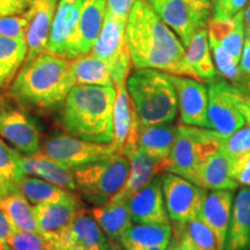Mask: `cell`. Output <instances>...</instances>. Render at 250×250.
Instances as JSON below:
<instances>
[{"label": "cell", "mask_w": 250, "mask_h": 250, "mask_svg": "<svg viewBox=\"0 0 250 250\" xmlns=\"http://www.w3.org/2000/svg\"><path fill=\"white\" fill-rule=\"evenodd\" d=\"M126 43L134 68H153L196 79L187 64L186 48L181 40L158 17L147 0H137L131 9L126 21Z\"/></svg>", "instance_id": "1"}, {"label": "cell", "mask_w": 250, "mask_h": 250, "mask_svg": "<svg viewBox=\"0 0 250 250\" xmlns=\"http://www.w3.org/2000/svg\"><path fill=\"white\" fill-rule=\"evenodd\" d=\"M116 87L76 85L62 102L61 123L72 136L100 144L114 142Z\"/></svg>", "instance_id": "2"}, {"label": "cell", "mask_w": 250, "mask_h": 250, "mask_svg": "<svg viewBox=\"0 0 250 250\" xmlns=\"http://www.w3.org/2000/svg\"><path fill=\"white\" fill-rule=\"evenodd\" d=\"M73 86L71 59L45 51L23 62L11 93L17 101L29 107L52 109L64 102Z\"/></svg>", "instance_id": "3"}, {"label": "cell", "mask_w": 250, "mask_h": 250, "mask_svg": "<svg viewBox=\"0 0 250 250\" xmlns=\"http://www.w3.org/2000/svg\"><path fill=\"white\" fill-rule=\"evenodd\" d=\"M126 89L140 124L174 122L179 100L168 73L153 68H136L126 79Z\"/></svg>", "instance_id": "4"}, {"label": "cell", "mask_w": 250, "mask_h": 250, "mask_svg": "<svg viewBox=\"0 0 250 250\" xmlns=\"http://www.w3.org/2000/svg\"><path fill=\"white\" fill-rule=\"evenodd\" d=\"M221 134L206 127L179 124V132L168 159L167 173L198 186L201 166L220 147Z\"/></svg>", "instance_id": "5"}, {"label": "cell", "mask_w": 250, "mask_h": 250, "mask_svg": "<svg viewBox=\"0 0 250 250\" xmlns=\"http://www.w3.org/2000/svg\"><path fill=\"white\" fill-rule=\"evenodd\" d=\"M77 190L87 201L102 205L123 188L130 171V161L121 153L73 169Z\"/></svg>", "instance_id": "6"}, {"label": "cell", "mask_w": 250, "mask_h": 250, "mask_svg": "<svg viewBox=\"0 0 250 250\" xmlns=\"http://www.w3.org/2000/svg\"><path fill=\"white\" fill-rule=\"evenodd\" d=\"M126 21L105 13L102 29L89 52L110 65L115 87L126 81L132 65L126 43Z\"/></svg>", "instance_id": "7"}, {"label": "cell", "mask_w": 250, "mask_h": 250, "mask_svg": "<svg viewBox=\"0 0 250 250\" xmlns=\"http://www.w3.org/2000/svg\"><path fill=\"white\" fill-rule=\"evenodd\" d=\"M41 152L67 169H77L117 153L114 144H100L72 134H55L46 140Z\"/></svg>", "instance_id": "8"}, {"label": "cell", "mask_w": 250, "mask_h": 250, "mask_svg": "<svg viewBox=\"0 0 250 250\" xmlns=\"http://www.w3.org/2000/svg\"><path fill=\"white\" fill-rule=\"evenodd\" d=\"M161 188L171 223L186 224L198 217L208 190L173 173L161 175Z\"/></svg>", "instance_id": "9"}, {"label": "cell", "mask_w": 250, "mask_h": 250, "mask_svg": "<svg viewBox=\"0 0 250 250\" xmlns=\"http://www.w3.org/2000/svg\"><path fill=\"white\" fill-rule=\"evenodd\" d=\"M208 129L226 137L246 124L226 81L215 79L208 83Z\"/></svg>", "instance_id": "10"}, {"label": "cell", "mask_w": 250, "mask_h": 250, "mask_svg": "<svg viewBox=\"0 0 250 250\" xmlns=\"http://www.w3.org/2000/svg\"><path fill=\"white\" fill-rule=\"evenodd\" d=\"M0 138L23 155L41 152V134L36 125L23 111L6 103H0Z\"/></svg>", "instance_id": "11"}, {"label": "cell", "mask_w": 250, "mask_h": 250, "mask_svg": "<svg viewBox=\"0 0 250 250\" xmlns=\"http://www.w3.org/2000/svg\"><path fill=\"white\" fill-rule=\"evenodd\" d=\"M168 76L177 94L181 124L208 129V86L193 78Z\"/></svg>", "instance_id": "12"}, {"label": "cell", "mask_w": 250, "mask_h": 250, "mask_svg": "<svg viewBox=\"0 0 250 250\" xmlns=\"http://www.w3.org/2000/svg\"><path fill=\"white\" fill-rule=\"evenodd\" d=\"M107 13L105 0H81L78 23L67 50V59L89 54Z\"/></svg>", "instance_id": "13"}, {"label": "cell", "mask_w": 250, "mask_h": 250, "mask_svg": "<svg viewBox=\"0 0 250 250\" xmlns=\"http://www.w3.org/2000/svg\"><path fill=\"white\" fill-rule=\"evenodd\" d=\"M114 122V144L117 153L127 155L134 151L137 146V127L138 117L134 111L132 101L126 89V81L116 86V98L112 111Z\"/></svg>", "instance_id": "14"}, {"label": "cell", "mask_w": 250, "mask_h": 250, "mask_svg": "<svg viewBox=\"0 0 250 250\" xmlns=\"http://www.w3.org/2000/svg\"><path fill=\"white\" fill-rule=\"evenodd\" d=\"M56 245L64 250L73 245L83 247L85 250H108L110 241L96 223L92 212L81 206Z\"/></svg>", "instance_id": "15"}, {"label": "cell", "mask_w": 250, "mask_h": 250, "mask_svg": "<svg viewBox=\"0 0 250 250\" xmlns=\"http://www.w3.org/2000/svg\"><path fill=\"white\" fill-rule=\"evenodd\" d=\"M132 223L170 224L161 188V175H158L126 201Z\"/></svg>", "instance_id": "16"}, {"label": "cell", "mask_w": 250, "mask_h": 250, "mask_svg": "<svg viewBox=\"0 0 250 250\" xmlns=\"http://www.w3.org/2000/svg\"><path fill=\"white\" fill-rule=\"evenodd\" d=\"M59 0H34L27 9L28 28L26 34L28 62L46 51L48 39Z\"/></svg>", "instance_id": "17"}, {"label": "cell", "mask_w": 250, "mask_h": 250, "mask_svg": "<svg viewBox=\"0 0 250 250\" xmlns=\"http://www.w3.org/2000/svg\"><path fill=\"white\" fill-rule=\"evenodd\" d=\"M79 208H81L80 201L74 195L59 202L34 205V213L41 234L57 241L70 226L71 220Z\"/></svg>", "instance_id": "18"}, {"label": "cell", "mask_w": 250, "mask_h": 250, "mask_svg": "<svg viewBox=\"0 0 250 250\" xmlns=\"http://www.w3.org/2000/svg\"><path fill=\"white\" fill-rule=\"evenodd\" d=\"M81 0H59L52 20L46 52L67 58V50L79 19Z\"/></svg>", "instance_id": "19"}, {"label": "cell", "mask_w": 250, "mask_h": 250, "mask_svg": "<svg viewBox=\"0 0 250 250\" xmlns=\"http://www.w3.org/2000/svg\"><path fill=\"white\" fill-rule=\"evenodd\" d=\"M234 191L212 190L206 192L199 217L211 228L218 243V250H224L227 230L232 215Z\"/></svg>", "instance_id": "20"}, {"label": "cell", "mask_w": 250, "mask_h": 250, "mask_svg": "<svg viewBox=\"0 0 250 250\" xmlns=\"http://www.w3.org/2000/svg\"><path fill=\"white\" fill-rule=\"evenodd\" d=\"M153 11L176 34L184 48L199 29L196 18L184 0H147Z\"/></svg>", "instance_id": "21"}, {"label": "cell", "mask_w": 250, "mask_h": 250, "mask_svg": "<svg viewBox=\"0 0 250 250\" xmlns=\"http://www.w3.org/2000/svg\"><path fill=\"white\" fill-rule=\"evenodd\" d=\"M177 132H179V124L174 122L154 125H143L138 122L137 146L152 158L162 162L167 173L168 159Z\"/></svg>", "instance_id": "22"}, {"label": "cell", "mask_w": 250, "mask_h": 250, "mask_svg": "<svg viewBox=\"0 0 250 250\" xmlns=\"http://www.w3.org/2000/svg\"><path fill=\"white\" fill-rule=\"evenodd\" d=\"M130 161L129 176L123 188L111 199L125 201L138 192L140 189L147 186L158 175L166 173L165 165L151 155L137 147L127 155Z\"/></svg>", "instance_id": "23"}, {"label": "cell", "mask_w": 250, "mask_h": 250, "mask_svg": "<svg viewBox=\"0 0 250 250\" xmlns=\"http://www.w3.org/2000/svg\"><path fill=\"white\" fill-rule=\"evenodd\" d=\"M19 162L24 175L41 177L67 191H78L73 171L62 167L42 152L35 155H23L19 153Z\"/></svg>", "instance_id": "24"}, {"label": "cell", "mask_w": 250, "mask_h": 250, "mask_svg": "<svg viewBox=\"0 0 250 250\" xmlns=\"http://www.w3.org/2000/svg\"><path fill=\"white\" fill-rule=\"evenodd\" d=\"M250 248V187H242L233 202L224 250Z\"/></svg>", "instance_id": "25"}, {"label": "cell", "mask_w": 250, "mask_h": 250, "mask_svg": "<svg viewBox=\"0 0 250 250\" xmlns=\"http://www.w3.org/2000/svg\"><path fill=\"white\" fill-rule=\"evenodd\" d=\"M198 187L205 190H229L235 191L239 184L233 177V159L220 148L208 156L201 166Z\"/></svg>", "instance_id": "26"}, {"label": "cell", "mask_w": 250, "mask_h": 250, "mask_svg": "<svg viewBox=\"0 0 250 250\" xmlns=\"http://www.w3.org/2000/svg\"><path fill=\"white\" fill-rule=\"evenodd\" d=\"M92 212L94 219L112 243H120L125 230L132 224L127 203L110 199L102 205H96Z\"/></svg>", "instance_id": "27"}, {"label": "cell", "mask_w": 250, "mask_h": 250, "mask_svg": "<svg viewBox=\"0 0 250 250\" xmlns=\"http://www.w3.org/2000/svg\"><path fill=\"white\" fill-rule=\"evenodd\" d=\"M186 61L199 81L210 83L217 79L218 71L212 58L206 28H199L186 48Z\"/></svg>", "instance_id": "28"}, {"label": "cell", "mask_w": 250, "mask_h": 250, "mask_svg": "<svg viewBox=\"0 0 250 250\" xmlns=\"http://www.w3.org/2000/svg\"><path fill=\"white\" fill-rule=\"evenodd\" d=\"M171 235V224L132 223L121 237L120 245L125 250H140L154 246H167Z\"/></svg>", "instance_id": "29"}, {"label": "cell", "mask_w": 250, "mask_h": 250, "mask_svg": "<svg viewBox=\"0 0 250 250\" xmlns=\"http://www.w3.org/2000/svg\"><path fill=\"white\" fill-rule=\"evenodd\" d=\"M71 76L76 85L114 86L111 66L92 54L71 59Z\"/></svg>", "instance_id": "30"}, {"label": "cell", "mask_w": 250, "mask_h": 250, "mask_svg": "<svg viewBox=\"0 0 250 250\" xmlns=\"http://www.w3.org/2000/svg\"><path fill=\"white\" fill-rule=\"evenodd\" d=\"M0 208L4 211L14 230L41 233L34 206L21 191L9 192L0 197Z\"/></svg>", "instance_id": "31"}, {"label": "cell", "mask_w": 250, "mask_h": 250, "mask_svg": "<svg viewBox=\"0 0 250 250\" xmlns=\"http://www.w3.org/2000/svg\"><path fill=\"white\" fill-rule=\"evenodd\" d=\"M27 57L26 40L0 34V89L12 83Z\"/></svg>", "instance_id": "32"}, {"label": "cell", "mask_w": 250, "mask_h": 250, "mask_svg": "<svg viewBox=\"0 0 250 250\" xmlns=\"http://www.w3.org/2000/svg\"><path fill=\"white\" fill-rule=\"evenodd\" d=\"M19 190L23 193L31 205L59 202L73 195L71 191L62 189L44 180L42 181L36 177H31L29 175H24L21 179L19 183Z\"/></svg>", "instance_id": "33"}, {"label": "cell", "mask_w": 250, "mask_h": 250, "mask_svg": "<svg viewBox=\"0 0 250 250\" xmlns=\"http://www.w3.org/2000/svg\"><path fill=\"white\" fill-rule=\"evenodd\" d=\"M24 176L19 162V152L6 145L0 138V197L20 191L19 183Z\"/></svg>", "instance_id": "34"}, {"label": "cell", "mask_w": 250, "mask_h": 250, "mask_svg": "<svg viewBox=\"0 0 250 250\" xmlns=\"http://www.w3.org/2000/svg\"><path fill=\"white\" fill-rule=\"evenodd\" d=\"M171 226L181 230L195 248L201 250H218L217 239L213 232L199 215L186 224H171Z\"/></svg>", "instance_id": "35"}, {"label": "cell", "mask_w": 250, "mask_h": 250, "mask_svg": "<svg viewBox=\"0 0 250 250\" xmlns=\"http://www.w3.org/2000/svg\"><path fill=\"white\" fill-rule=\"evenodd\" d=\"M208 43H210L212 58H213L214 66L218 73L228 81H239L241 79L242 73L240 70L239 62L234 58V56L225 49L217 40L208 37Z\"/></svg>", "instance_id": "36"}, {"label": "cell", "mask_w": 250, "mask_h": 250, "mask_svg": "<svg viewBox=\"0 0 250 250\" xmlns=\"http://www.w3.org/2000/svg\"><path fill=\"white\" fill-rule=\"evenodd\" d=\"M12 250H55L56 241L41 233L13 230L6 240Z\"/></svg>", "instance_id": "37"}, {"label": "cell", "mask_w": 250, "mask_h": 250, "mask_svg": "<svg viewBox=\"0 0 250 250\" xmlns=\"http://www.w3.org/2000/svg\"><path fill=\"white\" fill-rule=\"evenodd\" d=\"M234 26L224 37L218 41L225 49L228 50L234 56V58L240 62L241 58L243 44L246 40V27L243 11L234 15Z\"/></svg>", "instance_id": "38"}, {"label": "cell", "mask_w": 250, "mask_h": 250, "mask_svg": "<svg viewBox=\"0 0 250 250\" xmlns=\"http://www.w3.org/2000/svg\"><path fill=\"white\" fill-rule=\"evenodd\" d=\"M219 148L232 159L250 151V125L246 123L229 136L221 137Z\"/></svg>", "instance_id": "39"}, {"label": "cell", "mask_w": 250, "mask_h": 250, "mask_svg": "<svg viewBox=\"0 0 250 250\" xmlns=\"http://www.w3.org/2000/svg\"><path fill=\"white\" fill-rule=\"evenodd\" d=\"M28 28L27 11L22 14L0 18V34L12 39L26 40Z\"/></svg>", "instance_id": "40"}, {"label": "cell", "mask_w": 250, "mask_h": 250, "mask_svg": "<svg viewBox=\"0 0 250 250\" xmlns=\"http://www.w3.org/2000/svg\"><path fill=\"white\" fill-rule=\"evenodd\" d=\"M249 0H212V18L229 19L245 9Z\"/></svg>", "instance_id": "41"}, {"label": "cell", "mask_w": 250, "mask_h": 250, "mask_svg": "<svg viewBox=\"0 0 250 250\" xmlns=\"http://www.w3.org/2000/svg\"><path fill=\"white\" fill-rule=\"evenodd\" d=\"M233 177L241 187H250V151L233 159Z\"/></svg>", "instance_id": "42"}, {"label": "cell", "mask_w": 250, "mask_h": 250, "mask_svg": "<svg viewBox=\"0 0 250 250\" xmlns=\"http://www.w3.org/2000/svg\"><path fill=\"white\" fill-rule=\"evenodd\" d=\"M195 15L199 28H206L212 14V0H184Z\"/></svg>", "instance_id": "43"}, {"label": "cell", "mask_w": 250, "mask_h": 250, "mask_svg": "<svg viewBox=\"0 0 250 250\" xmlns=\"http://www.w3.org/2000/svg\"><path fill=\"white\" fill-rule=\"evenodd\" d=\"M230 95L235 102L236 107L239 108L242 116L245 117L246 123L250 125V96L248 94L242 92L241 89L230 85Z\"/></svg>", "instance_id": "44"}, {"label": "cell", "mask_w": 250, "mask_h": 250, "mask_svg": "<svg viewBox=\"0 0 250 250\" xmlns=\"http://www.w3.org/2000/svg\"><path fill=\"white\" fill-rule=\"evenodd\" d=\"M136 1L137 0H105L107 13L127 20L131 9H132Z\"/></svg>", "instance_id": "45"}, {"label": "cell", "mask_w": 250, "mask_h": 250, "mask_svg": "<svg viewBox=\"0 0 250 250\" xmlns=\"http://www.w3.org/2000/svg\"><path fill=\"white\" fill-rule=\"evenodd\" d=\"M27 0H0V18L22 14L27 11Z\"/></svg>", "instance_id": "46"}, {"label": "cell", "mask_w": 250, "mask_h": 250, "mask_svg": "<svg viewBox=\"0 0 250 250\" xmlns=\"http://www.w3.org/2000/svg\"><path fill=\"white\" fill-rule=\"evenodd\" d=\"M166 250H191V243L181 230L173 227V235Z\"/></svg>", "instance_id": "47"}, {"label": "cell", "mask_w": 250, "mask_h": 250, "mask_svg": "<svg viewBox=\"0 0 250 250\" xmlns=\"http://www.w3.org/2000/svg\"><path fill=\"white\" fill-rule=\"evenodd\" d=\"M239 66L242 74L250 76V41L247 39L245 40V44H243V50L241 58H240Z\"/></svg>", "instance_id": "48"}, {"label": "cell", "mask_w": 250, "mask_h": 250, "mask_svg": "<svg viewBox=\"0 0 250 250\" xmlns=\"http://www.w3.org/2000/svg\"><path fill=\"white\" fill-rule=\"evenodd\" d=\"M13 227L6 217L4 211L0 208V241H6L7 237L13 232Z\"/></svg>", "instance_id": "49"}, {"label": "cell", "mask_w": 250, "mask_h": 250, "mask_svg": "<svg viewBox=\"0 0 250 250\" xmlns=\"http://www.w3.org/2000/svg\"><path fill=\"white\" fill-rule=\"evenodd\" d=\"M243 18H245V27L250 24V2L247 5V7L243 9Z\"/></svg>", "instance_id": "50"}, {"label": "cell", "mask_w": 250, "mask_h": 250, "mask_svg": "<svg viewBox=\"0 0 250 250\" xmlns=\"http://www.w3.org/2000/svg\"><path fill=\"white\" fill-rule=\"evenodd\" d=\"M108 250H125V249L120 245V243H112V242H110V246H109V249Z\"/></svg>", "instance_id": "51"}, {"label": "cell", "mask_w": 250, "mask_h": 250, "mask_svg": "<svg viewBox=\"0 0 250 250\" xmlns=\"http://www.w3.org/2000/svg\"><path fill=\"white\" fill-rule=\"evenodd\" d=\"M243 85H245V88L247 90V94H248V95L250 96V76H247L246 77L245 83H243Z\"/></svg>", "instance_id": "52"}, {"label": "cell", "mask_w": 250, "mask_h": 250, "mask_svg": "<svg viewBox=\"0 0 250 250\" xmlns=\"http://www.w3.org/2000/svg\"><path fill=\"white\" fill-rule=\"evenodd\" d=\"M167 246H154V247H148V248H144L140 250H166L167 249Z\"/></svg>", "instance_id": "53"}, {"label": "cell", "mask_w": 250, "mask_h": 250, "mask_svg": "<svg viewBox=\"0 0 250 250\" xmlns=\"http://www.w3.org/2000/svg\"><path fill=\"white\" fill-rule=\"evenodd\" d=\"M0 250H12L6 241H0Z\"/></svg>", "instance_id": "54"}, {"label": "cell", "mask_w": 250, "mask_h": 250, "mask_svg": "<svg viewBox=\"0 0 250 250\" xmlns=\"http://www.w3.org/2000/svg\"><path fill=\"white\" fill-rule=\"evenodd\" d=\"M248 36H250V24L246 27V37H248Z\"/></svg>", "instance_id": "55"}, {"label": "cell", "mask_w": 250, "mask_h": 250, "mask_svg": "<svg viewBox=\"0 0 250 250\" xmlns=\"http://www.w3.org/2000/svg\"><path fill=\"white\" fill-rule=\"evenodd\" d=\"M191 250H201V249H198V248H195V247H193V246L191 245Z\"/></svg>", "instance_id": "56"}, {"label": "cell", "mask_w": 250, "mask_h": 250, "mask_svg": "<svg viewBox=\"0 0 250 250\" xmlns=\"http://www.w3.org/2000/svg\"><path fill=\"white\" fill-rule=\"evenodd\" d=\"M55 250H64V249H62V248H59V247H56V249Z\"/></svg>", "instance_id": "57"}, {"label": "cell", "mask_w": 250, "mask_h": 250, "mask_svg": "<svg viewBox=\"0 0 250 250\" xmlns=\"http://www.w3.org/2000/svg\"><path fill=\"white\" fill-rule=\"evenodd\" d=\"M27 1H28V4H30V2H33L34 0H27Z\"/></svg>", "instance_id": "58"}, {"label": "cell", "mask_w": 250, "mask_h": 250, "mask_svg": "<svg viewBox=\"0 0 250 250\" xmlns=\"http://www.w3.org/2000/svg\"><path fill=\"white\" fill-rule=\"evenodd\" d=\"M246 39H247V40H249V41H250V36H248V37H246Z\"/></svg>", "instance_id": "59"}, {"label": "cell", "mask_w": 250, "mask_h": 250, "mask_svg": "<svg viewBox=\"0 0 250 250\" xmlns=\"http://www.w3.org/2000/svg\"><path fill=\"white\" fill-rule=\"evenodd\" d=\"M249 250H250V248H249Z\"/></svg>", "instance_id": "60"}]
</instances>
